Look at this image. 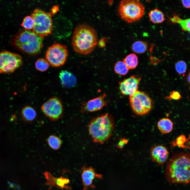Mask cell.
Returning a JSON list of instances; mask_svg holds the SVG:
<instances>
[{"label": "cell", "instance_id": "cell-13", "mask_svg": "<svg viewBox=\"0 0 190 190\" xmlns=\"http://www.w3.org/2000/svg\"><path fill=\"white\" fill-rule=\"evenodd\" d=\"M141 78L137 76H132L119 82V89L124 95L131 96L137 91Z\"/></svg>", "mask_w": 190, "mask_h": 190}, {"label": "cell", "instance_id": "cell-15", "mask_svg": "<svg viewBox=\"0 0 190 190\" xmlns=\"http://www.w3.org/2000/svg\"><path fill=\"white\" fill-rule=\"evenodd\" d=\"M152 160L159 164L162 165L168 159L169 152L167 149L162 145L153 148L151 151Z\"/></svg>", "mask_w": 190, "mask_h": 190}, {"label": "cell", "instance_id": "cell-33", "mask_svg": "<svg viewBox=\"0 0 190 190\" xmlns=\"http://www.w3.org/2000/svg\"><path fill=\"white\" fill-rule=\"evenodd\" d=\"M188 81L189 83L190 81V74L189 73V74L188 75Z\"/></svg>", "mask_w": 190, "mask_h": 190}, {"label": "cell", "instance_id": "cell-9", "mask_svg": "<svg viewBox=\"0 0 190 190\" xmlns=\"http://www.w3.org/2000/svg\"><path fill=\"white\" fill-rule=\"evenodd\" d=\"M22 64L19 55L7 51L0 52V73H12Z\"/></svg>", "mask_w": 190, "mask_h": 190}, {"label": "cell", "instance_id": "cell-11", "mask_svg": "<svg viewBox=\"0 0 190 190\" xmlns=\"http://www.w3.org/2000/svg\"><path fill=\"white\" fill-rule=\"evenodd\" d=\"M81 178L83 185L82 190L93 189L95 186L93 182L95 179H101L102 175L96 172L95 169L91 167L83 166L81 168Z\"/></svg>", "mask_w": 190, "mask_h": 190}, {"label": "cell", "instance_id": "cell-1", "mask_svg": "<svg viewBox=\"0 0 190 190\" xmlns=\"http://www.w3.org/2000/svg\"><path fill=\"white\" fill-rule=\"evenodd\" d=\"M190 155L181 153L174 154L168 162L166 170L170 183L187 184L190 181Z\"/></svg>", "mask_w": 190, "mask_h": 190}, {"label": "cell", "instance_id": "cell-19", "mask_svg": "<svg viewBox=\"0 0 190 190\" xmlns=\"http://www.w3.org/2000/svg\"><path fill=\"white\" fill-rule=\"evenodd\" d=\"M149 15L150 21L154 23H161L165 20L163 12L156 8L150 11Z\"/></svg>", "mask_w": 190, "mask_h": 190}, {"label": "cell", "instance_id": "cell-8", "mask_svg": "<svg viewBox=\"0 0 190 190\" xmlns=\"http://www.w3.org/2000/svg\"><path fill=\"white\" fill-rule=\"evenodd\" d=\"M66 47L59 43L49 47L45 55L46 60L51 66L59 67L65 63L68 55Z\"/></svg>", "mask_w": 190, "mask_h": 190}, {"label": "cell", "instance_id": "cell-5", "mask_svg": "<svg viewBox=\"0 0 190 190\" xmlns=\"http://www.w3.org/2000/svg\"><path fill=\"white\" fill-rule=\"evenodd\" d=\"M118 11L122 20L132 23L139 20L144 15L145 8L138 0H123L119 4Z\"/></svg>", "mask_w": 190, "mask_h": 190}, {"label": "cell", "instance_id": "cell-18", "mask_svg": "<svg viewBox=\"0 0 190 190\" xmlns=\"http://www.w3.org/2000/svg\"><path fill=\"white\" fill-rule=\"evenodd\" d=\"M21 115L23 120L25 121L30 122L36 118V112L31 107L27 106L24 107L21 111Z\"/></svg>", "mask_w": 190, "mask_h": 190}, {"label": "cell", "instance_id": "cell-29", "mask_svg": "<svg viewBox=\"0 0 190 190\" xmlns=\"http://www.w3.org/2000/svg\"><path fill=\"white\" fill-rule=\"evenodd\" d=\"M128 142V140L125 138H122L120 139L117 144V147L120 149H122L125 145Z\"/></svg>", "mask_w": 190, "mask_h": 190}, {"label": "cell", "instance_id": "cell-7", "mask_svg": "<svg viewBox=\"0 0 190 190\" xmlns=\"http://www.w3.org/2000/svg\"><path fill=\"white\" fill-rule=\"evenodd\" d=\"M130 103L134 112L138 115H143L148 113L152 107V101L144 92L137 91L129 96Z\"/></svg>", "mask_w": 190, "mask_h": 190}, {"label": "cell", "instance_id": "cell-20", "mask_svg": "<svg viewBox=\"0 0 190 190\" xmlns=\"http://www.w3.org/2000/svg\"><path fill=\"white\" fill-rule=\"evenodd\" d=\"M126 64L129 69L135 68L138 64L137 56L134 54L128 55L123 59V61Z\"/></svg>", "mask_w": 190, "mask_h": 190}, {"label": "cell", "instance_id": "cell-30", "mask_svg": "<svg viewBox=\"0 0 190 190\" xmlns=\"http://www.w3.org/2000/svg\"><path fill=\"white\" fill-rule=\"evenodd\" d=\"M105 39L104 38H103L100 40L98 42H97V44L99 47H103L105 46L106 41Z\"/></svg>", "mask_w": 190, "mask_h": 190}, {"label": "cell", "instance_id": "cell-2", "mask_svg": "<svg viewBox=\"0 0 190 190\" xmlns=\"http://www.w3.org/2000/svg\"><path fill=\"white\" fill-rule=\"evenodd\" d=\"M97 35L91 26L85 24L78 26L75 28L72 40L74 50L83 54L90 53L97 44Z\"/></svg>", "mask_w": 190, "mask_h": 190}, {"label": "cell", "instance_id": "cell-17", "mask_svg": "<svg viewBox=\"0 0 190 190\" xmlns=\"http://www.w3.org/2000/svg\"><path fill=\"white\" fill-rule=\"evenodd\" d=\"M158 127L162 133L166 134L170 132L172 130L173 124L172 121L167 118L160 120L157 124Z\"/></svg>", "mask_w": 190, "mask_h": 190}, {"label": "cell", "instance_id": "cell-3", "mask_svg": "<svg viewBox=\"0 0 190 190\" xmlns=\"http://www.w3.org/2000/svg\"><path fill=\"white\" fill-rule=\"evenodd\" d=\"M114 125L112 116L108 113L93 119L89 124L88 129L93 141L96 143H103L111 136Z\"/></svg>", "mask_w": 190, "mask_h": 190}, {"label": "cell", "instance_id": "cell-6", "mask_svg": "<svg viewBox=\"0 0 190 190\" xmlns=\"http://www.w3.org/2000/svg\"><path fill=\"white\" fill-rule=\"evenodd\" d=\"M34 22L33 31L43 37L51 33L53 28L52 13L39 8L35 9L31 15Z\"/></svg>", "mask_w": 190, "mask_h": 190}, {"label": "cell", "instance_id": "cell-16", "mask_svg": "<svg viewBox=\"0 0 190 190\" xmlns=\"http://www.w3.org/2000/svg\"><path fill=\"white\" fill-rule=\"evenodd\" d=\"M59 77L62 84L67 87H74L75 85L77 80L72 73L66 70H63L60 73Z\"/></svg>", "mask_w": 190, "mask_h": 190}, {"label": "cell", "instance_id": "cell-10", "mask_svg": "<svg viewBox=\"0 0 190 190\" xmlns=\"http://www.w3.org/2000/svg\"><path fill=\"white\" fill-rule=\"evenodd\" d=\"M41 109L46 116L52 121L60 118L63 112L61 101L56 97L51 98L45 102L41 106Z\"/></svg>", "mask_w": 190, "mask_h": 190}, {"label": "cell", "instance_id": "cell-22", "mask_svg": "<svg viewBox=\"0 0 190 190\" xmlns=\"http://www.w3.org/2000/svg\"><path fill=\"white\" fill-rule=\"evenodd\" d=\"M171 20L173 23H179L183 30L185 31H190V19L183 20L178 16H175L171 18Z\"/></svg>", "mask_w": 190, "mask_h": 190}, {"label": "cell", "instance_id": "cell-25", "mask_svg": "<svg viewBox=\"0 0 190 190\" xmlns=\"http://www.w3.org/2000/svg\"><path fill=\"white\" fill-rule=\"evenodd\" d=\"M35 66L38 70L43 72L48 69L49 67V63L46 59L40 58L38 59L36 61Z\"/></svg>", "mask_w": 190, "mask_h": 190}, {"label": "cell", "instance_id": "cell-31", "mask_svg": "<svg viewBox=\"0 0 190 190\" xmlns=\"http://www.w3.org/2000/svg\"><path fill=\"white\" fill-rule=\"evenodd\" d=\"M182 3L184 7L187 8H190V0H182Z\"/></svg>", "mask_w": 190, "mask_h": 190}, {"label": "cell", "instance_id": "cell-21", "mask_svg": "<svg viewBox=\"0 0 190 190\" xmlns=\"http://www.w3.org/2000/svg\"><path fill=\"white\" fill-rule=\"evenodd\" d=\"M148 48L147 44L140 41H137L132 44L131 49L132 51L137 54H141L144 53Z\"/></svg>", "mask_w": 190, "mask_h": 190}, {"label": "cell", "instance_id": "cell-26", "mask_svg": "<svg viewBox=\"0 0 190 190\" xmlns=\"http://www.w3.org/2000/svg\"><path fill=\"white\" fill-rule=\"evenodd\" d=\"M34 25V20L31 16H28L23 19L21 26L25 30H29L32 29Z\"/></svg>", "mask_w": 190, "mask_h": 190}, {"label": "cell", "instance_id": "cell-4", "mask_svg": "<svg viewBox=\"0 0 190 190\" xmlns=\"http://www.w3.org/2000/svg\"><path fill=\"white\" fill-rule=\"evenodd\" d=\"M43 37L33 31L24 30L20 32L14 40L15 46L23 51L34 55L40 52L43 45Z\"/></svg>", "mask_w": 190, "mask_h": 190}, {"label": "cell", "instance_id": "cell-32", "mask_svg": "<svg viewBox=\"0 0 190 190\" xmlns=\"http://www.w3.org/2000/svg\"><path fill=\"white\" fill-rule=\"evenodd\" d=\"M57 6H55L53 7L52 9V12H51V13L53 14L54 13L57 11V10L58 9V8Z\"/></svg>", "mask_w": 190, "mask_h": 190}, {"label": "cell", "instance_id": "cell-12", "mask_svg": "<svg viewBox=\"0 0 190 190\" xmlns=\"http://www.w3.org/2000/svg\"><path fill=\"white\" fill-rule=\"evenodd\" d=\"M46 180L45 185L49 186L48 190H50L55 187L61 189L72 190V187L68 184L70 183L68 179L61 177H56L54 176L50 172L45 171L43 173Z\"/></svg>", "mask_w": 190, "mask_h": 190}, {"label": "cell", "instance_id": "cell-27", "mask_svg": "<svg viewBox=\"0 0 190 190\" xmlns=\"http://www.w3.org/2000/svg\"><path fill=\"white\" fill-rule=\"evenodd\" d=\"M175 68L178 74H183L185 73L186 70V64L183 61H179L175 64Z\"/></svg>", "mask_w": 190, "mask_h": 190}, {"label": "cell", "instance_id": "cell-23", "mask_svg": "<svg viewBox=\"0 0 190 190\" xmlns=\"http://www.w3.org/2000/svg\"><path fill=\"white\" fill-rule=\"evenodd\" d=\"M129 69L125 64L123 61H119L115 64L114 66V71L121 75H125L128 72Z\"/></svg>", "mask_w": 190, "mask_h": 190}, {"label": "cell", "instance_id": "cell-24", "mask_svg": "<svg viewBox=\"0 0 190 190\" xmlns=\"http://www.w3.org/2000/svg\"><path fill=\"white\" fill-rule=\"evenodd\" d=\"M47 141L49 146L55 150L58 149L61 144L60 139L58 137L54 135L49 136L48 139Z\"/></svg>", "mask_w": 190, "mask_h": 190}, {"label": "cell", "instance_id": "cell-14", "mask_svg": "<svg viewBox=\"0 0 190 190\" xmlns=\"http://www.w3.org/2000/svg\"><path fill=\"white\" fill-rule=\"evenodd\" d=\"M106 95L104 93L99 97L90 100L84 104L82 110L84 111L93 112L99 110L107 103L105 99Z\"/></svg>", "mask_w": 190, "mask_h": 190}, {"label": "cell", "instance_id": "cell-28", "mask_svg": "<svg viewBox=\"0 0 190 190\" xmlns=\"http://www.w3.org/2000/svg\"><path fill=\"white\" fill-rule=\"evenodd\" d=\"M169 99L178 100L181 98V96L179 92L176 91H173L168 97Z\"/></svg>", "mask_w": 190, "mask_h": 190}]
</instances>
